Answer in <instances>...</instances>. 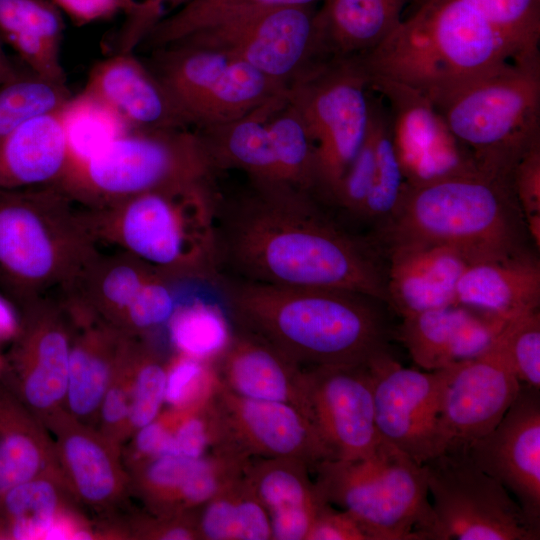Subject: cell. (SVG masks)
<instances>
[{
	"mask_svg": "<svg viewBox=\"0 0 540 540\" xmlns=\"http://www.w3.org/2000/svg\"><path fill=\"white\" fill-rule=\"evenodd\" d=\"M25 70L19 69L4 50V43L0 38V86L16 80Z\"/></svg>",
	"mask_w": 540,
	"mask_h": 540,
	"instance_id": "54",
	"label": "cell"
},
{
	"mask_svg": "<svg viewBox=\"0 0 540 540\" xmlns=\"http://www.w3.org/2000/svg\"><path fill=\"white\" fill-rule=\"evenodd\" d=\"M217 382L214 363L173 353L167 359L165 404L185 407L205 401Z\"/></svg>",
	"mask_w": 540,
	"mask_h": 540,
	"instance_id": "48",
	"label": "cell"
},
{
	"mask_svg": "<svg viewBox=\"0 0 540 540\" xmlns=\"http://www.w3.org/2000/svg\"><path fill=\"white\" fill-rule=\"evenodd\" d=\"M432 495V540H539L511 493L477 467L464 449H448L424 463Z\"/></svg>",
	"mask_w": 540,
	"mask_h": 540,
	"instance_id": "12",
	"label": "cell"
},
{
	"mask_svg": "<svg viewBox=\"0 0 540 540\" xmlns=\"http://www.w3.org/2000/svg\"><path fill=\"white\" fill-rule=\"evenodd\" d=\"M71 97L66 83L26 69L16 80L0 86V141L24 121L63 107Z\"/></svg>",
	"mask_w": 540,
	"mask_h": 540,
	"instance_id": "43",
	"label": "cell"
},
{
	"mask_svg": "<svg viewBox=\"0 0 540 540\" xmlns=\"http://www.w3.org/2000/svg\"><path fill=\"white\" fill-rule=\"evenodd\" d=\"M369 82L387 107L392 139L407 185L479 171L471 154L423 92L379 75H369Z\"/></svg>",
	"mask_w": 540,
	"mask_h": 540,
	"instance_id": "17",
	"label": "cell"
},
{
	"mask_svg": "<svg viewBox=\"0 0 540 540\" xmlns=\"http://www.w3.org/2000/svg\"><path fill=\"white\" fill-rule=\"evenodd\" d=\"M371 91L361 57L331 58L286 87L312 141L315 198L326 207L367 136Z\"/></svg>",
	"mask_w": 540,
	"mask_h": 540,
	"instance_id": "10",
	"label": "cell"
},
{
	"mask_svg": "<svg viewBox=\"0 0 540 540\" xmlns=\"http://www.w3.org/2000/svg\"><path fill=\"white\" fill-rule=\"evenodd\" d=\"M512 188L529 237L540 246V138L515 164L511 172Z\"/></svg>",
	"mask_w": 540,
	"mask_h": 540,
	"instance_id": "49",
	"label": "cell"
},
{
	"mask_svg": "<svg viewBox=\"0 0 540 540\" xmlns=\"http://www.w3.org/2000/svg\"><path fill=\"white\" fill-rule=\"evenodd\" d=\"M212 448L242 461L288 458L305 463L312 472L330 460L312 420L283 402L237 395L218 380L210 397Z\"/></svg>",
	"mask_w": 540,
	"mask_h": 540,
	"instance_id": "14",
	"label": "cell"
},
{
	"mask_svg": "<svg viewBox=\"0 0 540 540\" xmlns=\"http://www.w3.org/2000/svg\"><path fill=\"white\" fill-rule=\"evenodd\" d=\"M265 123L283 182L315 198L313 144L301 117L289 104L285 93L272 106Z\"/></svg>",
	"mask_w": 540,
	"mask_h": 540,
	"instance_id": "40",
	"label": "cell"
},
{
	"mask_svg": "<svg viewBox=\"0 0 540 540\" xmlns=\"http://www.w3.org/2000/svg\"><path fill=\"white\" fill-rule=\"evenodd\" d=\"M455 303L506 321L540 306V263L526 250L470 263Z\"/></svg>",
	"mask_w": 540,
	"mask_h": 540,
	"instance_id": "28",
	"label": "cell"
},
{
	"mask_svg": "<svg viewBox=\"0 0 540 540\" xmlns=\"http://www.w3.org/2000/svg\"><path fill=\"white\" fill-rule=\"evenodd\" d=\"M388 306L401 317L455 303L458 281L472 263L459 250L441 244L387 245Z\"/></svg>",
	"mask_w": 540,
	"mask_h": 540,
	"instance_id": "24",
	"label": "cell"
},
{
	"mask_svg": "<svg viewBox=\"0 0 540 540\" xmlns=\"http://www.w3.org/2000/svg\"><path fill=\"white\" fill-rule=\"evenodd\" d=\"M320 0H189L163 16L148 32L141 46L154 50L169 45L203 27L260 11L316 5Z\"/></svg>",
	"mask_w": 540,
	"mask_h": 540,
	"instance_id": "39",
	"label": "cell"
},
{
	"mask_svg": "<svg viewBox=\"0 0 540 540\" xmlns=\"http://www.w3.org/2000/svg\"><path fill=\"white\" fill-rule=\"evenodd\" d=\"M497 340L519 382L540 389V311L510 319Z\"/></svg>",
	"mask_w": 540,
	"mask_h": 540,
	"instance_id": "46",
	"label": "cell"
},
{
	"mask_svg": "<svg viewBox=\"0 0 540 540\" xmlns=\"http://www.w3.org/2000/svg\"><path fill=\"white\" fill-rule=\"evenodd\" d=\"M44 475L62 476L51 435L10 389L0 387V494Z\"/></svg>",
	"mask_w": 540,
	"mask_h": 540,
	"instance_id": "33",
	"label": "cell"
},
{
	"mask_svg": "<svg viewBox=\"0 0 540 540\" xmlns=\"http://www.w3.org/2000/svg\"><path fill=\"white\" fill-rule=\"evenodd\" d=\"M54 442L64 481L77 503L109 512L131 490L121 447L65 409L43 420Z\"/></svg>",
	"mask_w": 540,
	"mask_h": 540,
	"instance_id": "21",
	"label": "cell"
},
{
	"mask_svg": "<svg viewBox=\"0 0 540 540\" xmlns=\"http://www.w3.org/2000/svg\"><path fill=\"white\" fill-rule=\"evenodd\" d=\"M310 468L288 458L249 459L243 476L268 512L273 540H306L311 526L327 502Z\"/></svg>",
	"mask_w": 540,
	"mask_h": 540,
	"instance_id": "27",
	"label": "cell"
},
{
	"mask_svg": "<svg viewBox=\"0 0 540 540\" xmlns=\"http://www.w3.org/2000/svg\"><path fill=\"white\" fill-rule=\"evenodd\" d=\"M176 287V285H175ZM165 332L173 353L215 363L230 344L235 326L220 299L181 295Z\"/></svg>",
	"mask_w": 540,
	"mask_h": 540,
	"instance_id": "36",
	"label": "cell"
},
{
	"mask_svg": "<svg viewBox=\"0 0 540 540\" xmlns=\"http://www.w3.org/2000/svg\"><path fill=\"white\" fill-rule=\"evenodd\" d=\"M80 208L99 247L125 251L174 284L216 280L211 178Z\"/></svg>",
	"mask_w": 540,
	"mask_h": 540,
	"instance_id": "3",
	"label": "cell"
},
{
	"mask_svg": "<svg viewBox=\"0 0 540 540\" xmlns=\"http://www.w3.org/2000/svg\"><path fill=\"white\" fill-rule=\"evenodd\" d=\"M146 1L158 3V4H161L162 6H163L165 3H167V4H169V5L172 6V7H177V6H182L183 4H185L186 2H188L189 0H146Z\"/></svg>",
	"mask_w": 540,
	"mask_h": 540,
	"instance_id": "55",
	"label": "cell"
},
{
	"mask_svg": "<svg viewBox=\"0 0 540 540\" xmlns=\"http://www.w3.org/2000/svg\"><path fill=\"white\" fill-rule=\"evenodd\" d=\"M82 92L131 129H191L159 79L133 52H115L95 63Z\"/></svg>",
	"mask_w": 540,
	"mask_h": 540,
	"instance_id": "23",
	"label": "cell"
},
{
	"mask_svg": "<svg viewBox=\"0 0 540 540\" xmlns=\"http://www.w3.org/2000/svg\"><path fill=\"white\" fill-rule=\"evenodd\" d=\"M202 457L167 454L149 460L128 471L131 490L136 492L152 515L172 516L189 512L185 508L186 494Z\"/></svg>",
	"mask_w": 540,
	"mask_h": 540,
	"instance_id": "41",
	"label": "cell"
},
{
	"mask_svg": "<svg viewBox=\"0 0 540 540\" xmlns=\"http://www.w3.org/2000/svg\"><path fill=\"white\" fill-rule=\"evenodd\" d=\"M304 371L311 420L330 460L372 455L381 439L368 364L313 366Z\"/></svg>",
	"mask_w": 540,
	"mask_h": 540,
	"instance_id": "18",
	"label": "cell"
},
{
	"mask_svg": "<svg viewBox=\"0 0 540 540\" xmlns=\"http://www.w3.org/2000/svg\"><path fill=\"white\" fill-rule=\"evenodd\" d=\"M312 472L323 498L350 513L371 540H432L425 466L393 446L381 441L367 458L323 460Z\"/></svg>",
	"mask_w": 540,
	"mask_h": 540,
	"instance_id": "9",
	"label": "cell"
},
{
	"mask_svg": "<svg viewBox=\"0 0 540 540\" xmlns=\"http://www.w3.org/2000/svg\"><path fill=\"white\" fill-rule=\"evenodd\" d=\"M18 307L0 292V341L12 340L18 332Z\"/></svg>",
	"mask_w": 540,
	"mask_h": 540,
	"instance_id": "53",
	"label": "cell"
},
{
	"mask_svg": "<svg viewBox=\"0 0 540 540\" xmlns=\"http://www.w3.org/2000/svg\"><path fill=\"white\" fill-rule=\"evenodd\" d=\"M212 176L195 130L129 129L84 160H69L56 183L82 207H100Z\"/></svg>",
	"mask_w": 540,
	"mask_h": 540,
	"instance_id": "8",
	"label": "cell"
},
{
	"mask_svg": "<svg viewBox=\"0 0 540 540\" xmlns=\"http://www.w3.org/2000/svg\"><path fill=\"white\" fill-rule=\"evenodd\" d=\"M145 64L194 129L244 117L286 90L239 59L182 43L151 50Z\"/></svg>",
	"mask_w": 540,
	"mask_h": 540,
	"instance_id": "11",
	"label": "cell"
},
{
	"mask_svg": "<svg viewBox=\"0 0 540 540\" xmlns=\"http://www.w3.org/2000/svg\"><path fill=\"white\" fill-rule=\"evenodd\" d=\"M446 368L440 421L448 450L465 447L491 432L515 400L521 383L497 339L481 355Z\"/></svg>",
	"mask_w": 540,
	"mask_h": 540,
	"instance_id": "19",
	"label": "cell"
},
{
	"mask_svg": "<svg viewBox=\"0 0 540 540\" xmlns=\"http://www.w3.org/2000/svg\"><path fill=\"white\" fill-rule=\"evenodd\" d=\"M306 540H371L362 525L347 511L326 502L319 510Z\"/></svg>",
	"mask_w": 540,
	"mask_h": 540,
	"instance_id": "51",
	"label": "cell"
},
{
	"mask_svg": "<svg viewBox=\"0 0 540 540\" xmlns=\"http://www.w3.org/2000/svg\"><path fill=\"white\" fill-rule=\"evenodd\" d=\"M413 1L417 4V6H419L427 0H413Z\"/></svg>",
	"mask_w": 540,
	"mask_h": 540,
	"instance_id": "56",
	"label": "cell"
},
{
	"mask_svg": "<svg viewBox=\"0 0 540 540\" xmlns=\"http://www.w3.org/2000/svg\"><path fill=\"white\" fill-rule=\"evenodd\" d=\"M69 160L62 107L33 116L0 141V187L57 183Z\"/></svg>",
	"mask_w": 540,
	"mask_h": 540,
	"instance_id": "29",
	"label": "cell"
},
{
	"mask_svg": "<svg viewBox=\"0 0 540 540\" xmlns=\"http://www.w3.org/2000/svg\"><path fill=\"white\" fill-rule=\"evenodd\" d=\"M428 98L482 173L511 179L540 138V61L510 62Z\"/></svg>",
	"mask_w": 540,
	"mask_h": 540,
	"instance_id": "7",
	"label": "cell"
},
{
	"mask_svg": "<svg viewBox=\"0 0 540 540\" xmlns=\"http://www.w3.org/2000/svg\"><path fill=\"white\" fill-rule=\"evenodd\" d=\"M369 123L374 139L375 164L360 220L374 223L380 228L396 211L406 181L392 139L387 107L382 97L373 90Z\"/></svg>",
	"mask_w": 540,
	"mask_h": 540,
	"instance_id": "38",
	"label": "cell"
},
{
	"mask_svg": "<svg viewBox=\"0 0 540 540\" xmlns=\"http://www.w3.org/2000/svg\"><path fill=\"white\" fill-rule=\"evenodd\" d=\"M18 309L19 329L1 371L6 387L41 421L65 407L72 326L56 295Z\"/></svg>",
	"mask_w": 540,
	"mask_h": 540,
	"instance_id": "15",
	"label": "cell"
},
{
	"mask_svg": "<svg viewBox=\"0 0 540 540\" xmlns=\"http://www.w3.org/2000/svg\"><path fill=\"white\" fill-rule=\"evenodd\" d=\"M243 176L232 187L211 180L217 277L351 290L388 305L386 270L372 242L310 194Z\"/></svg>",
	"mask_w": 540,
	"mask_h": 540,
	"instance_id": "1",
	"label": "cell"
},
{
	"mask_svg": "<svg viewBox=\"0 0 540 540\" xmlns=\"http://www.w3.org/2000/svg\"><path fill=\"white\" fill-rule=\"evenodd\" d=\"M138 339L131 337L124 347L103 397L97 421L96 429L121 448L128 440L127 425Z\"/></svg>",
	"mask_w": 540,
	"mask_h": 540,
	"instance_id": "47",
	"label": "cell"
},
{
	"mask_svg": "<svg viewBox=\"0 0 540 540\" xmlns=\"http://www.w3.org/2000/svg\"><path fill=\"white\" fill-rule=\"evenodd\" d=\"M375 424L381 441L418 464L446 450L440 413L447 368L420 371L402 366L391 353L368 363Z\"/></svg>",
	"mask_w": 540,
	"mask_h": 540,
	"instance_id": "16",
	"label": "cell"
},
{
	"mask_svg": "<svg viewBox=\"0 0 540 540\" xmlns=\"http://www.w3.org/2000/svg\"><path fill=\"white\" fill-rule=\"evenodd\" d=\"M211 287L234 326L302 368L368 364L390 353L383 301L344 289L284 287L218 276ZM388 306V305H387Z\"/></svg>",
	"mask_w": 540,
	"mask_h": 540,
	"instance_id": "2",
	"label": "cell"
},
{
	"mask_svg": "<svg viewBox=\"0 0 540 540\" xmlns=\"http://www.w3.org/2000/svg\"><path fill=\"white\" fill-rule=\"evenodd\" d=\"M62 303L72 326L64 409L95 427L114 368L131 336L74 304Z\"/></svg>",
	"mask_w": 540,
	"mask_h": 540,
	"instance_id": "25",
	"label": "cell"
},
{
	"mask_svg": "<svg viewBox=\"0 0 540 540\" xmlns=\"http://www.w3.org/2000/svg\"><path fill=\"white\" fill-rule=\"evenodd\" d=\"M78 25L108 19L129 12L137 0H50Z\"/></svg>",
	"mask_w": 540,
	"mask_h": 540,
	"instance_id": "52",
	"label": "cell"
},
{
	"mask_svg": "<svg viewBox=\"0 0 540 540\" xmlns=\"http://www.w3.org/2000/svg\"><path fill=\"white\" fill-rule=\"evenodd\" d=\"M214 367L219 382L231 392L290 404L311 419L304 368L261 337L235 327Z\"/></svg>",
	"mask_w": 540,
	"mask_h": 540,
	"instance_id": "26",
	"label": "cell"
},
{
	"mask_svg": "<svg viewBox=\"0 0 540 540\" xmlns=\"http://www.w3.org/2000/svg\"><path fill=\"white\" fill-rule=\"evenodd\" d=\"M462 449L513 495L540 529V389L521 384L498 425Z\"/></svg>",
	"mask_w": 540,
	"mask_h": 540,
	"instance_id": "20",
	"label": "cell"
},
{
	"mask_svg": "<svg viewBox=\"0 0 540 540\" xmlns=\"http://www.w3.org/2000/svg\"><path fill=\"white\" fill-rule=\"evenodd\" d=\"M77 503L61 475H44L0 494V540L44 539L57 516Z\"/></svg>",
	"mask_w": 540,
	"mask_h": 540,
	"instance_id": "35",
	"label": "cell"
},
{
	"mask_svg": "<svg viewBox=\"0 0 540 540\" xmlns=\"http://www.w3.org/2000/svg\"><path fill=\"white\" fill-rule=\"evenodd\" d=\"M99 249L56 183L0 187V292L18 308L68 289Z\"/></svg>",
	"mask_w": 540,
	"mask_h": 540,
	"instance_id": "5",
	"label": "cell"
},
{
	"mask_svg": "<svg viewBox=\"0 0 540 540\" xmlns=\"http://www.w3.org/2000/svg\"><path fill=\"white\" fill-rule=\"evenodd\" d=\"M128 535L148 540H197V509L172 516H139L130 524Z\"/></svg>",
	"mask_w": 540,
	"mask_h": 540,
	"instance_id": "50",
	"label": "cell"
},
{
	"mask_svg": "<svg viewBox=\"0 0 540 540\" xmlns=\"http://www.w3.org/2000/svg\"><path fill=\"white\" fill-rule=\"evenodd\" d=\"M173 43L234 57L285 87L331 59L322 41L315 5L235 17L198 29Z\"/></svg>",
	"mask_w": 540,
	"mask_h": 540,
	"instance_id": "13",
	"label": "cell"
},
{
	"mask_svg": "<svg viewBox=\"0 0 540 540\" xmlns=\"http://www.w3.org/2000/svg\"><path fill=\"white\" fill-rule=\"evenodd\" d=\"M409 0H322L317 22L330 58L363 57L403 21Z\"/></svg>",
	"mask_w": 540,
	"mask_h": 540,
	"instance_id": "34",
	"label": "cell"
},
{
	"mask_svg": "<svg viewBox=\"0 0 540 540\" xmlns=\"http://www.w3.org/2000/svg\"><path fill=\"white\" fill-rule=\"evenodd\" d=\"M1 368H2V359L0 358V371H1Z\"/></svg>",
	"mask_w": 540,
	"mask_h": 540,
	"instance_id": "57",
	"label": "cell"
},
{
	"mask_svg": "<svg viewBox=\"0 0 540 540\" xmlns=\"http://www.w3.org/2000/svg\"><path fill=\"white\" fill-rule=\"evenodd\" d=\"M65 25L50 0H0V38L34 74L67 83L60 59Z\"/></svg>",
	"mask_w": 540,
	"mask_h": 540,
	"instance_id": "32",
	"label": "cell"
},
{
	"mask_svg": "<svg viewBox=\"0 0 540 540\" xmlns=\"http://www.w3.org/2000/svg\"><path fill=\"white\" fill-rule=\"evenodd\" d=\"M155 274L125 251L100 247L73 284L57 295L121 330L129 307Z\"/></svg>",
	"mask_w": 540,
	"mask_h": 540,
	"instance_id": "30",
	"label": "cell"
},
{
	"mask_svg": "<svg viewBox=\"0 0 540 540\" xmlns=\"http://www.w3.org/2000/svg\"><path fill=\"white\" fill-rule=\"evenodd\" d=\"M197 511L199 539H272L268 512L243 473L227 484Z\"/></svg>",
	"mask_w": 540,
	"mask_h": 540,
	"instance_id": "37",
	"label": "cell"
},
{
	"mask_svg": "<svg viewBox=\"0 0 540 540\" xmlns=\"http://www.w3.org/2000/svg\"><path fill=\"white\" fill-rule=\"evenodd\" d=\"M507 322L454 303L402 317L396 336L415 364L434 371L484 353Z\"/></svg>",
	"mask_w": 540,
	"mask_h": 540,
	"instance_id": "22",
	"label": "cell"
},
{
	"mask_svg": "<svg viewBox=\"0 0 540 540\" xmlns=\"http://www.w3.org/2000/svg\"><path fill=\"white\" fill-rule=\"evenodd\" d=\"M369 75L432 96L510 62L508 41L461 0H427L377 48L361 57Z\"/></svg>",
	"mask_w": 540,
	"mask_h": 540,
	"instance_id": "6",
	"label": "cell"
},
{
	"mask_svg": "<svg viewBox=\"0 0 540 540\" xmlns=\"http://www.w3.org/2000/svg\"><path fill=\"white\" fill-rule=\"evenodd\" d=\"M70 160H84L131 129L114 111L81 91L62 107Z\"/></svg>",
	"mask_w": 540,
	"mask_h": 540,
	"instance_id": "42",
	"label": "cell"
},
{
	"mask_svg": "<svg viewBox=\"0 0 540 540\" xmlns=\"http://www.w3.org/2000/svg\"><path fill=\"white\" fill-rule=\"evenodd\" d=\"M283 94L239 119L194 129L213 174L239 172L285 184L265 123L270 109Z\"/></svg>",
	"mask_w": 540,
	"mask_h": 540,
	"instance_id": "31",
	"label": "cell"
},
{
	"mask_svg": "<svg viewBox=\"0 0 540 540\" xmlns=\"http://www.w3.org/2000/svg\"><path fill=\"white\" fill-rule=\"evenodd\" d=\"M378 235L386 245L450 246L471 262L524 251L529 237L511 179L480 171L406 184L396 211Z\"/></svg>",
	"mask_w": 540,
	"mask_h": 540,
	"instance_id": "4",
	"label": "cell"
},
{
	"mask_svg": "<svg viewBox=\"0 0 540 540\" xmlns=\"http://www.w3.org/2000/svg\"><path fill=\"white\" fill-rule=\"evenodd\" d=\"M166 377L167 359L150 339L139 338L134 360L127 425L128 440L162 411L165 404Z\"/></svg>",
	"mask_w": 540,
	"mask_h": 540,
	"instance_id": "45",
	"label": "cell"
},
{
	"mask_svg": "<svg viewBox=\"0 0 540 540\" xmlns=\"http://www.w3.org/2000/svg\"><path fill=\"white\" fill-rule=\"evenodd\" d=\"M487 20L521 62L540 61V0H461Z\"/></svg>",
	"mask_w": 540,
	"mask_h": 540,
	"instance_id": "44",
	"label": "cell"
}]
</instances>
